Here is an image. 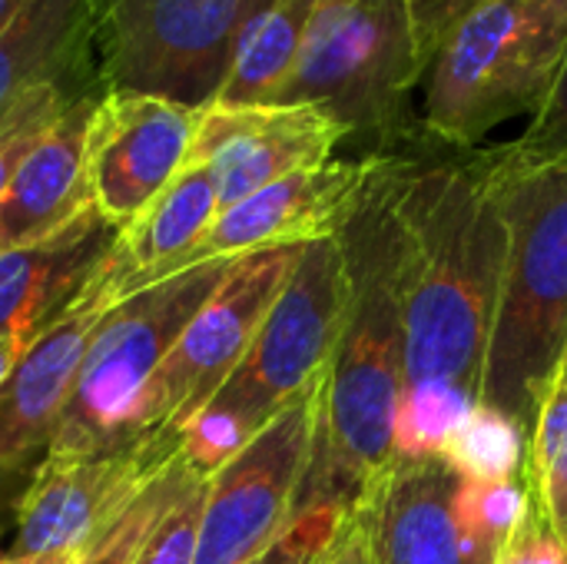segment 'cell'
<instances>
[{"instance_id":"cell-29","label":"cell","mask_w":567,"mask_h":564,"mask_svg":"<svg viewBox=\"0 0 567 564\" xmlns=\"http://www.w3.org/2000/svg\"><path fill=\"white\" fill-rule=\"evenodd\" d=\"M409 23H412V40H415V53L422 70L429 73L439 47L445 43V37L468 17L475 13L482 3L488 0H402Z\"/></svg>"},{"instance_id":"cell-31","label":"cell","mask_w":567,"mask_h":564,"mask_svg":"<svg viewBox=\"0 0 567 564\" xmlns=\"http://www.w3.org/2000/svg\"><path fill=\"white\" fill-rule=\"evenodd\" d=\"M86 96V93H83ZM80 100V96H76ZM73 100L66 103H50V106H40V110H30L27 116H20L17 123H10L3 133H0V196L10 183V176L17 173L20 160L30 153V146L37 143V136L70 106Z\"/></svg>"},{"instance_id":"cell-34","label":"cell","mask_w":567,"mask_h":564,"mask_svg":"<svg viewBox=\"0 0 567 564\" xmlns=\"http://www.w3.org/2000/svg\"><path fill=\"white\" fill-rule=\"evenodd\" d=\"M319 564H369V545H365V532L355 522V515L346 522V529L339 532V539L332 542V548L319 558Z\"/></svg>"},{"instance_id":"cell-37","label":"cell","mask_w":567,"mask_h":564,"mask_svg":"<svg viewBox=\"0 0 567 564\" xmlns=\"http://www.w3.org/2000/svg\"><path fill=\"white\" fill-rule=\"evenodd\" d=\"M561 376H567V359H565V369H561Z\"/></svg>"},{"instance_id":"cell-13","label":"cell","mask_w":567,"mask_h":564,"mask_svg":"<svg viewBox=\"0 0 567 564\" xmlns=\"http://www.w3.org/2000/svg\"><path fill=\"white\" fill-rule=\"evenodd\" d=\"M113 306L103 266L96 276L20 349L0 386V485L47 455L86 346Z\"/></svg>"},{"instance_id":"cell-27","label":"cell","mask_w":567,"mask_h":564,"mask_svg":"<svg viewBox=\"0 0 567 564\" xmlns=\"http://www.w3.org/2000/svg\"><path fill=\"white\" fill-rule=\"evenodd\" d=\"M203 502H206V479H196L153 525L133 564H196Z\"/></svg>"},{"instance_id":"cell-35","label":"cell","mask_w":567,"mask_h":564,"mask_svg":"<svg viewBox=\"0 0 567 564\" xmlns=\"http://www.w3.org/2000/svg\"><path fill=\"white\" fill-rule=\"evenodd\" d=\"M30 339H33V332H27V329L0 332V386H3V379H7V372H10V366L17 362L20 349H23Z\"/></svg>"},{"instance_id":"cell-36","label":"cell","mask_w":567,"mask_h":564,"mask_svg":"<svg viewBox=\"0 0 567 564\" xmlns=\"http://www.w3.org/2000/svg\"><path fill=\"white\" fill-rule=\"evenodd\" d=\"M27 7V0H0V30L13 23V17Z\"/></svg>"},{"instance_id":"cell-1","label":"cell","mask_w":567,"mask_h":564,"mask_svg":"<svg viewBox=\"0 0 567 564\" xmlns=\"http://www.w3.org/2000/svg\"><path fill=\"white\" fill-rule=\"evenodd\" d=\"M339 243L349 269V309L319 386L316 435L296 512L336 505L355 512L392 465L395 412L405 386L402 332V226L395 213V160L375 156Z\"/></svg>"},{"instance_id":"cell-14","label":"cell","mask_w":567,"mask_h":564,"mask_svg":"<svg viewBox=\"0 0 567 564\" xmlns=\"http://www.w3.org/2000/svg\"><path fill=\"white\" fill-rule=\"evenodd\" d=\"M346 130L309 103L206 106L189 146V163L213 170L219 213L256 189L332 160Z\"/></svg>"},{"instance_id":"cell-20","label":"cell","mask_w":567,"mask_h":564,"mask_svg":"<svg viewBox=\"0 0 567 564\" xmlns=\"http://www.w3.org/2000/svg\"><path fill=\"white\" fill-rule=\"evenodd\" d=\"M216 216L219 189L213 170L203 163L183 166V173L116 233V243L103 263L113 302L166 279Z\"/></svg>"},{"instance_id":"cell-22","label":"cell","mask_w":567,"mask_h":564,"mask_svg":"<svg viewBox=\"0 0 567 564\" xmlns=\"http://www.w3.org/2000/svg\"><path fill=\"white\" fill-rule=\"evenodd\" d=\"M532 435L505 412L478 402L449 439L442 459L465 482H512L528 475Z\"/></svg>"},{"instance_id":"cell-19","label":"cell","mask_w":567,"mask_h":564,"mask_svg":"<svg viewBox=\"0 0 567 564\" xmlns=\"http://www.w3.org/2000/svg\"><path fill=\"white\" fill-rule=\"evenodd\" d=\"M116 226L96 206L56 236L0 253V332L43 329L106 263Z\"/></svg>"},{"instance_id":"cell-28","label":"cell","mask_w":567,"mask_h":564,"mask_svg":"<svg viewBox=\"0 0 567 564\" xmlns=\"http://www.w3.org/2000/svg\"><path fill=\"white\" fill-rule=\"evenodd\" d=\"M352 515L336 505L296 512L289 525L246 564H319Z\"/></svg>"},{"instance_id":"cell-33","label":"cell","mask_w":567,"mask_h":564,"mask_svg":"<svg viewBox=\"0 0 567 564\" xmlns=\"http://www.w3.org/2000/svg\"><path fill=\"white\" fill-rule=\"evenodd\" d=\"M498 564H567V552L551 539V532L532 509L528 519L522 522V529L505 545Z\"/></svg>"},{"instance_id":"cell-2","label":"cell","mask_w":567,"mask_h":564,"mask_svg":"<svg viewBox=\"0 0 567 564\" xmlns=\"http://www.w3.org/2000/svg\"><path fill=\"white\" fill-rule=\"evenodd\" d=\"M395 213L402 226V392L452 386L482 402L508 253L488 156L435 166L395 160Z\"/></svg>"},{"instance_id":"cell-5","label":"cell","mask_w":567,"mask_h":564,"mask_svg":"<svg viewBox=\"0 0 567 564\" xmlns=\"http://www.w3.org/2000/svg\"><path fill=\"white\" fill-rule=\"evenodd\" d=\"M567 60V0H488L439 47L425 73V130L472 146L538 113Z\"/></svg>"},{"instance_id":"cell-7","label":"cell","mask_w":567,"mask_h":564,"mask_svg":"<svg viewBox=\"0 0 567 564\" xmlns=\"http://www.w3.org/2000/svg\"><path fill=\"white\" fill-rule=\"evenodd\" d=\"M425 70L402 0H316L299 60L272 103L326 110L346 136L389 140Z\"/></svg>"},{"instance_id":"cell-6","label":"cell","mask_w":567,"mask_h":564,"mask_svg":"<svg viewBox=\"0 0 567 564\" xmlns=\"http://www.w3.org/2000/svg\"><path fill=\"white\" fill-rule=\"evenodd\" d=\"M229 263L233 259H216L166 276L103 312L53 442L40 462L86 459L133 445L146 435V389L193 312L226 276Z\"/></svg>"},{"instance_id":"cell-10","label":"cell","mask_w":567,"mask_h":564,"mask_svg":"<svg viewBox=\"0 0 567 564\" xmlns=\"http://www.w3.org/2000/svg\"><path fill=\"white\" fill-rule=\"evenodd\" d=\"M319 386L322 376L206 479L196 564H246L289 525L312 455Z\"/></svg>"},{"instance_id":"cell-21","label":"cell","mask_w":567,"mask_h":564,"mask_svg":"<svg viewBox=\"0 0 567 564\" xmlns=\"http://www.w3.org/2000/svg\"><path fill=\"white\" fill-rule=\"evenodd\" d=\"M316 0H269L239 33L229 70L209 106L272 103L289 80Z\"/></svg>"},{"instance_id":"cell-11","label":"cell","mask_w":567,"mask_h":564,"mask_svg":"<svg viewBox=\"0 0 567 564\" xmlns=\"http://www.w3.org/2000/svg\"><path fill=\"white\" fill-rule=\"evenodd\" d=\"M302 246H279L239 256L213 296L193 312L166 359L159 362L146 399L143 432H179L193 412L226 382L256 339L269 306L282 293Z\"/></svg>"},{"instance_id":"cell-26","label":"cell","mask_w":567,"mask_h":564,"mask_svg":"<svg viewBox=\"0 0 567 564\" xmlns=\"http://www.w3.org/2000/svg\"><path fill=\"white\" fill-rule=\"evenodd\" d=\"M492 156L505 170H538L567 163V60L548 100L532 116L528 130L515 143L495 150Z\"/></svg>"},{"instance_id":"cell-9","label":"cell","mask_w":567,"mask_h":564,"mask_svg":"<svg viewBox=\"0 0 567 564\" xmlns=\"http://www.w3.org/2000/svg\"><path fill=\"white\" fill-rule=\"evenodd\" d=\"M176 452L179 432H150L113 452L40 462L3 564H80Z\"/></svg>"},{"instance_id":"cell-3","label":"cell","mask_w":567,"mask_h":564,"mask_svg":"<svg viewBox=\"0 0 567 564\" xmlns=\"http://www.w3.org/2000/svg\"><path fill=\"white\" fill-rule=\"evenodd\" d=\"M495 173L508 253L485 352L482 402L535 432L567 359V163Z\"/></svg>"},{"instance_id":"cell-24","label":"cell","mask_w":567,"mask_h":564,"mask_svg":"<svg viewBox=\"0 0 567 564\" xmlns=\"http://www.w3.org/2000/svg\"><path fill=\"white\" fill-rule=\"evenodd\" d=\"M206 479L199 472L189 469V462L183 459V452H176V459L133 499V505L113 522V529L93 545V552L80 564H133L140 545L146 542V535L153 532V525L166 515V509L196 482Z\"/></svg>"},{"instance_id":"cell-32","label":"cell","mask_w":567,"mask_h":564,"mask_svg":"<svg viewBox=\"0 0 567 564\" xmlns=\"http://www.w3.org/2000/svg\"><path fill=\"white\" fill-rule=\"evenodd\" d=\"M528 492H532V509L538 512L551 539L567 552V449L542 475V482Z\"/></svg>"},{"instance_id":"cell-17","label":"cell","mask_w":567,"mask_h":564,"mask_svg":"<svg viewBox=\"0 0 567 564\" xmlns=\"http://www.w3.org/2000/svg\"><path fill=\"white\" fill-rule=\"evenodd\" d=\"M103 0H27L0 30V133L30 110L93 93L80 83Z\"/></svg>"},{"instance_id":"cell-15","label":"cell","mask_w":567,"mask_h":564,"mask_svg":"<svg viewBox=\"0 0 567 564\" xmlns=\"http://www.w3.org/2000/svg\"><path fill=\"white\" fill-rule=\"evenodd\" d=\"M372 166L375 156L329 160L256 189L252 196L223 209L169 276L216 259H239L259 249L306 246L336 236L369 183Z\"/></svg>"},{"instance_id":"cell-23","label":"cell","mask_w":567,"mask_h":564,"mask_svg":"<svg viewBox=\"0 0 567 564\" xmlns=\"http://www.w3.org/2000/svg\"><path fill=\"white\" fill-rule=\"evenodd\" d=\"M475 406L478 399L452 386L405 389L395 412V435H392L395 459H442L449 439Z\"/></svg>"},{"instance_id":"cell-38","label":"cell","mask_w":567,"mask_h":564,"mask_svg":"<svg viewBox=\"0 0 567 564\" xmlns=\"http://www.w3.org/2000/svg\"><path fill=\"white\" fill-rule=\"evenodd\" d=\"M0 564H3V552H0Z\"/></svg>"},{"instance_id":"cell-12","label":"cell","mask_w":567,"mask_h":564,"mask_svg":"<svg viewBox=\"0 0 567 564\" xmlns=\"http://www.w3.org/2000/svg\"><path fill=\"white\" fill-rule=\"evenodd\" d=\"M199 110L136 90H103L86 136V176L96 213L123 229L186 166Z\"/></svg>"},{"instance_id":"cell-30","label":"cell","mask_w":567,"mask_h":564,"mask_svg":"<svg viewBox=\"0 0 567 564\" xmlns=\"http://www.w3.org/2000/svg\"><path fill=\"white\" fill-rule=\"evenodd\" d=\"M567 449V376H558L551 392L545 396V406L538 412L532 445H528V489L542 482V475L555 465V459Z\"/></svg>"},{"instance_id":"cell-4","label":"cell","mask_w":567,"mask_h":564,"mask_svg":"<svg viewBox=\"0 0 567 564\" xmlns=\"http://www.w3.org/2000/svg\"><path fill=\"white\" fill-rule=\"evenodd\" d=\"M346 309L349 269L339 233L306 243L239 366L179 429V452L193 472L209 479L296 392L326 372Z\"/></svg>"},{"instance_id":"cell-8","label":"cell","mask_w":567,"mask_h":564,"mask_svg":"<svg viewBox=\"0 0 567 564\" xmlns=\"http://www.w3.org/2000/svg\"><path fill=\"white\" fill-rule=\"evenodd\" d=\"M269 0H103V90L153 93L206 110L246 23Z\"/></svg>"},{"instance_id":"cell-18","label":"cell","mask_w":567,"mask_h":564,"mask_svg":"<svg viewBox=\"0 0 567 564\" xmlns=\"http://www.w3.org/2000/svg\"><path fill=\"white\" fill-rule=\"evenodd\" d=\"M100 93L73 100L20 160L0 196V253L50 239L93 206L86 136Z\"/></svg>"},{"instance_id":"cell-16","label":"cell","mask_w":567,"mask_h":564,"mask_svg":"<svg viewBox=\"0 0 567 564\" xmlns=\"http://www.w3.org/2000/svg\"><path fill=\"white\" fill-rule=\"evenodd\" d=\"M445 459H392L352 512L369 564H495L462 529Z\"/></svg>"},{"instance_id":"cell-25","label":"cell","mask_w":567,"mask_h":564,"mask_svg":"<svg viewBox=\"0 0 567 564\" xmlns=\"http://www.w3.org/2000/svg\"><path fill=\"white\" fill-rule=\"evenodd\" d=\"M455 509L468 539L498 564L505 545L532 512V492L525 479L512 482H458Z\"/></svg>"}]
</instances>
